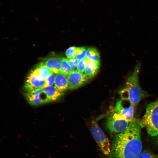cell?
Returning a JSON list of instances; mask_svg holds the SVG:
<instances>
[{"mask_svg":"<svg viewBox=\"0 0 158 158\" xmlns=\"http://www.w3.org/2000/svg\"><path fill=\"white\" fill-rule=\"evenodd\" d=\"M43 90L49 102L56 101L64 95L63 92L59 90L54 85L45 87Z\"/></svg>","mask_w":158,"mask_h":158,"instance_id":"cell-12","label":"cell"},{"mask_svg":"<svg viewBox=\"0 0 158 158\" xmlns=\"http://www.w3.org/2000/svg\"><path fill=\"white\" fill-rule=\"evenodd\" d=\"M76 47L73 46L68 48L66 51V55L68 59L75 58Z\"/></svg>","mask_w":158,"mask_h":158,"instance_id":"cell-19","label":"cell"},{"mask_svg":"<svg viewBox=\"0 0 158 158\" xmlns=\"http://www.w3.org/2000/svg\"><path fill=\"white\" fill-rule=\"evenodd\" d=\"M138 158H157L154 156L149 152H143L140 154Z\"/></svg>","mask_w":158,"mask_h":158,"instance_id":"cell-22","label":"cell"},{"mask_svg":"<svg viewBox=\"0 0 158 158\" xmlns=\"http://www.w3.org/2000/svg\"><path fill=\"white\" fill-rule=\"evenodd\" d=\"M69 89L74 90L85 85L89 80L85 74L77 70H73L67 76Z\"/></svg>","mask_w":158,"mask_h":158,"instance_id":"cell-8","label":"cell"},{"mask_svg":"<svg viewBox=\"0 0 158 158\" xmlns=\"http://www.w3.org/2000/svg\"><path fill=\"white\" fill-rule=\"evenodd\" d=\"M62 58L57 56L50 57L43 62L44 65L55 73H60Z\"/></svg>","mask_w":158,"mask_h":158,"instance_id":"cell-11","label":"cell"},{"mask_svg":"<svg viewBox=\"0 0 158 158\" xmlns=\"http://www.w3.org/2000/svg\"><path fill=\"white\" fill-rule=\"evenodd\" d=\"M134 106L128 100L121 98L117 101L114 109L116 111L131 122L135 118Z\"/></svg>","mask_w":158,"mask_h":158,"instance_id":"cell-6","label":"cell"},{"mask_svg":"<svg viewBox=\"0 0 158 158\" xmlns=\"http://www.w3.org/2000/svg\"><path fill=\"white\" fill-rule=\"evenodd\" d=\"M25 86L27 92L43 88L46 87L45 81L41 78L34 70L31 71L27 77Z\"/></svg>","mask_w":158,"mask_h":158,"instance_id":"cell-7","label":"cell"},{"mask_svg":"<svg viewBox=\"0 0 158 158\" xmlns=\"http://www.w3.org/2000/svg\"><path fill=\"white\" fill-rule=\"evenodd\" d=\"M139 70L140 66H137L128 77L124 87L118 92L121 98L128 100L134 106L138 104L146 95L139 82Z\"/></svg>","mask_w":158,"mask_h":158,"instance_id":"cell-2","label":"cell"},{"mask_svg":"<svg viewBox=\"0 0 158 158\" xmlns=\"http://www.w3.org/2000/svg\"><path fill=\"white\" fill-rule=\"evenodd\" d=\"M0 4L1 5H3L1 3H0Z\"/></svg>","mask_w":158,"mask_h":158,"instance_id":"cell-24","label":"cell"},{"mask_svg":"<svg viewBox=\"0 0 158 158\" xmlns=\"http://www.w3.org/2000/svg\"><path fill=\"white\" fill-rule=\"evenodd\" d=\"M92 123L90 131L92 135L102 152L105 155H109L111 149L108 138L95 121Z\"/></svg>","mask_w":158,"mask_h":158,"instance_id":"cell-5","label":"cell"},{"mask_svg":"<svg viewBox=\"0 0 158 158\" xmlns=\"http://www.w3.org/2000/svg\"><path fill=\"white\" fill-rule=\"evenodd\" d=\"M100 61H89L84 71V74L89 79L94 77L98 73Z\"/></svg>","mask_w":158,"mask_h":158,"instance_id":"cell-13","label":"cell"},{"mask_svg":"<svg viewBox=\"0 0 158 158\" xmlns=\"http://www.w3.org/2000/svg\"><path fill=\"white\" fill-rule=\"evenodd\" d=\"M140 121L135 118L113 140L110 158H138L142 148Z\"/></svg>","mask_w":158,"mask_h":158,"instance_id":"cell-1","label":"cell"},{"mask_svg":"<svg viewBox=\"0 0 158 158\" xmlns=\"http://www.w3.org/2000/svg\"><path fill=\"white\" fill-rule=\"evenodd\" d=\"M140 122L142 127L145 128L150 135H158V100L148 105Z\"/></svg>","mask_w":158,"mask_h":158,"instance_id":"cell-3","label":"cell"},{"mask_svg":"<svg viewBox=\"0 0 158 158\" xmlns=\"http://www.w3.org/2000/svg\"><path fill=\"white\" fill-rule=\"evenodd\" d=\"M87 50L84 47H76L75 58L79 61L86 57Z\"/></svg>","mask_w":158,"mask_h":158,"instance_id":"cell-17","label":"cell"},{"mask_svg":"<svg viewBox=\"0 0 158 158\" xmlns=\"http://www.w3.org/2000/svg\"><path fill=\"white\" fill-rule=\"evenodd\" d=\"M68 61L71 68L73 70H75L77 68L79 61L75 58H68Z\"/></svg>","mask_w":158,"mask_h":158,"instance_id":"cell-21","label":"cell"},{"mask_svg":"<svg viewBox=\"0 0 158 158\" xmlns=\"http://www.w3.org/2000/svg\"><path fill=\"white\" fill-rule=\"evenodd\" d=\"M54 85L63 92L68 90L69 85L67 76L60 73H56Z\"/></svg>","mask_w":158,"mask_h":158,"instance_id":"cell-10","label":"cell"},{"mask_svg":"<svg viewBox=\"0 0 158 158\" xmlns=\"http://www.w3.org/2000/svg\"><path fill=\"white\" fill-rule=\"evenodd\" d=\"M109 112L105 126L110 132L119 133L126 129L129 125V121L120 114L116 111L114 108H111Z\"/></svg>","mask_w":158,"mask_h":158,"instance_id":"cell-4","label":"cell"},{"mask_svg":"<svg viewBox=\"0 0 158 158\" xmlns=\"http://www.w3.org/2000/svg\"><path fill=\"white\" fill-rule=\"evenodd\" d=\"M156 142L157 145H158V135L157 136L156 138Z\"/></svg>","mask_w":158,"mask_h":158,"instance_id":"cell-23","label":"cell"},{"mask_svg":"<svg viewBox=\"0 0 158 158\" xmlns=\"http://www.w3.org/2000/svg\"><path fill=\"white\" fill-rule=\"evenodd\" d=\"M25 96L29 103L32 105H37L49 102L43 88L27 92Z\"/></svg>","mask_w":158,"mask_h":158,"instance_id":"cell-9","label":"cell"},{"mask_svg":"<svg viewBox=\"0 0 158 158\" xmlns=\"http://www.w3.org/2000/svg\"><path fill=\"white\" fill-rule=\"evenodd\" d=\"M85 58L89 61H100V56L97 50L94 48H88L86 51Z\"/></svg>","mask_w":158,"mask_h":158,"instance_id":"cell-15","label":"cell"},{"mask_svg":"<svg viewBox=\"0 0 158 158\" xmlns=\"http://www.w3.org/2000/svg\"><path fill=\"white\" fill-rule=\"evenodd\" d=\"M56 73H52L50 74L45 80L46 87L51 86L54 85Z\"/></svg>","mask_w":158,"mask_h":158,"instance_id":"cell-20","label":"cell"},{"mask_svg":"<svg viewBox=\"0 0 158 158\" xmlns=\"http://www.w3.org/2000/svg\"><path fill=\"white\" fill-rule=\"evenodd\" d=\"M88 61L86 58L79 61L77 68V70L81 73H83L85 71Z\"/></svg>","mask_w":158,"mask_h":158,"instance_id":"cell-18","label":"cell"},{"mask_svg":"<svg viewBox=\"0 0 158 158\" xmlns=\"http://www.w3.org/2000/svg\"><path fill=\"white\" fill-rule=\"evenodd\" d=\"M73 70L69 65L68 61V58H62L61 70L60 73L67 76Z\"/></svg>","mask_w":158,"mask_h":158,"instance_id":"cell-16","label":"cell"},{"mask_svg":"<svg viewBox=\"0 0 158 158\" xmlns=\"http://www.w3.org/2000/svg\"><path fill=\"white\" fill-rule=\"evenodd\" d=\"M34 70L40 77L44 80L50 74L53 73L52 71L45 66L43 63H40Z\"/></svg>","mask_w":158,"mask_h":158,"instance_id":"cell-14","label":"cell"}]
</instances>
